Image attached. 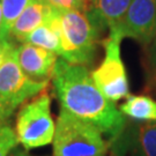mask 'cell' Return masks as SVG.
Returning <instances> with one entry per match:
<instances>
[{
    "mask_svg": "<svg viewBox=\"0 0 156 156\" xmlns=\"http://www.w3.org/2000/svg\"><path fill=\"white\" fill-rule=\"evenodd\" d=\"M51 9L52 7L44 0H33L13 23L9 39L15 43H24L29 34L46 21Z\"/></svg>",
    "mask_w": 156,
    "mask_h": 156,
    "instance_id": "10",
    "label": "cell"
},
{
    "mask_svg": "<svg viewBox=\"0 0 156 156\" xmlns=\"http://www.w3.org/2000/svg\"><path fill=\"white\" fill-rule=\"evenodd\" d=\"M7 156H31V155H30L26 149H22V151H21V149H19V148H14Z\"/></svg>",
    "mask_w": 156,
    "mask_h": 156,
    "instance_id": "22",
    "label": "cell"
},
{
    "mask_svg": "<svg viewBox=\"0 0 156 156\" xmlns=\"http://www.w3.org/2000/svg\"><path fill=\"white\" fill-rule=\"evenodd\" d=\"M24 43H29L51 52H55L59 56L62 51L59 11L52 8L46 21L29 34Z\"/></svg>",
    "mask_w": 156,
    "mask_h": 156,
    "instance_id": "11",
    "label": "cell"
},
{
    "mask_svg": "<svg viewBox=\"0 0 156 156\" xmlns=\"http://www.w3.org/2000/svg\"><path fill=\"white\" fill-rule=\"evenodd\" d=\"M52 83L62 109L94 125L108 138L109 144L123 131L127 119L96 87L86 66L59 58Z\"/></svg>",
    "mask_w": 156,
    "mask_h": 156,
    "instance_id": "1",
    "label": "cell"
},
{
    "mask_svg": "<svg viewBox=\"0 0 156 156\" xmlns=\"http://www.w3.org/2000/svg\"><path fill=\"white\" fill-rule=\"evenodd\" d=\"M110 30L122 38L136 39L146 46L156 30V0H132L123 20Z\"/></svg>",
    "mask_w": 156,
    "mask_h": 156,
    "instance_id": "8",
    "label": "cell"
},
{
    "mask_svg": "<svg viewBox=\"0 0 156 156\" xmlns=\"http://www.w3.org/2000/svg\"><path fill=\"white\" fill-rule=\"evenodd\" d=\"M1 23H2V6H1V0H0V29H1Z\"/></svg>",
    "mask_w": 156,
    "mask_h": 156,
    "instance_id": "23",
    "label": "cell"
},
{
    "mask_svg": "<svg viewBox=\"0 0 156 156\" xmlns=\"http://www.w3.org/2000/svg\"><path fill=\"white\" fill-rule=\"evenodd\" d=\"M123 38L119 34L110 30L109 36L103 42L105 55L98 66L90 73L96 87L106 100L115 103L129 96L126 68L120 55V43Z\"/></svg>",
    "mask_w": 156,
    "mask_h": 156,
    "instance_id": "5",
    "label": "cell"
},
{
    "mask_svg": "<svg viewBox=\"0 0 156 156\" xmlns=\"http://www.w3.org/2000/svg\"><path fill=\"white\" fill-rule=\"evenodd\" d=\"M48 5L59 12L71 11V9H80L83 11V5L81 0H44Z\"/></svg>",
    "mask_w": 156,
    "mask_h": 156,
    "instance_id": "16",
    "label": "cell"
},
{
    "mask_svg": "<svg viewBox=\"0 0 156 156\" xmlns=\"http://www.w3.org/2000/svg\"><path fill=\"white\" fill-rule=\"evenodd\" d=\"M13 113H14V111L11 110L8 106H6L0 101V127L6 125V124H8V120L13 116Z\"/></svg>",
    "mask_w": 156,
    "mask_h": 156,
    "instance_id": "19",
    "label": "cell"
},
{
    "mask_svg": "<svg viewBox=\"0 0 156 156\" xmlns=\"http://www.w3.org/2000/svg\"><path fill=\"white\" fill-rule=\"evenodd\" d=\"M146 48V68L148 72L156 69V30L154 37L151 42L145 46Z\"/></svg>",
    "mask_w": 156,
    "mask_h": 156,
    "instance_id": "17",
    "label": "cell"
},
{
    "mask_svg": "<svg viewBox=\"0 0 156 156\" xmlns=\"http://www.w3.org/2000/svg\"><path fill=\"white\" fill-rule=\"evenodd\" d=\"M119 111L134 122H156V101L146 95H129Z\"/></svg>",
    "mask_w": 156,
    "mask_h": 156,
    "instance_id": "12",
    "label": "cell"
},
{
    "mask_svg": "<svg viewBox=\"0 0 156 156\" xmlns=\"http://www.w3.org/2000/svg\"><path fill=\"white\" fill-rule=\"evenodd\" d=\"M147 78H148V83H147V89L154 91L156 94V69L148 72L147 74Z\"/></svg>",
    "mask_w": 156,
    "mask_h": 156,
    "instance_id": "20",
    "label": "cell"
},
{
    "mask_svg": "<svg viewBox=\"0 0 156 156\" xmlns=\"http://www.w3.org/2000/svg\"><path fill=\"white\" fill-rule=\"evenodd\" d=\"M81 2H82V5H83V11L90 12L94 9L96 0H81Z\"/></svg>",
    "mask_w": 156,
    "mask_h": 156,
    "instance_id": "21",
    "label": "cell"
},
{
    "mask_svg": "<svg viewBox=\"0 0 156 156\" xmlns=\"http://www.w3.org/2000/svg\"><path fill=\"white\" fill-rule=\"evenodd\" d=\"M109 145L94 125L62 109L57 120L52 156H106Z\"/></svg>",
    "mask_w": 156,
    "mask_h": 156,
    "instance_id": "3",
    "label": "cell"
},
{
    "mask_svg": "<svg viewBox=\"0 0 156 156\" xmlns=\"http://www.w3.org/2000/svg\"><path fill=\"white\" fill-rule=\"evenodd\" d=\"M50 106V96L43 93L20 109L15 123V133L19 144L26 151L44 147L53 142L56 126L51 116Z\"/></svg>",
    "mask_w": 156,
    "mask_h": 156,
    "instance_id": "4",
    "label": "cell"
},
{
    "mask_svg": "<svg viewBox=\"0 0 156 156\" xmlns=\"http://www.w3.org/2000/svg\"><path fill=\"white\" fill-rule=\"evenodd\" d=\"M17 140L15 131L9 124L0 127V156H7L14 148L17 147Z\"/></svg>",
    "mask_w": 156,
    "mask_h": 156,
    "instance_id": "15",
    "label": "cell"
},
{
    "mask_svg": "<svg viewBox=\"0 0 156 156\" xmlns=\"http://www.w3.org/2000/svg\"><path fill=\"white\" fill-rule=\"evenodd\" d=\"M16 49L15 46L8 52L0 66V101L13 111L49 86V81H36L23 72L17 62Z\"/></svg>",
    "mask_w": 156,
    "mask_h": 156,
    "instance_id": "6",
    "label": "cell"
},
{
    "mask_svg": "<svg viewBox=\"0 0 156 156\" xmlns=\"http://www.w3.org/2000/svg\"><path fill=\"white\" fill-rule=\"evenodd\" d=\"M16 58L23 72L36 81H50L58 60L55 52L29 43L17 46Z\"/></svg>",
    "mask_w": 156,
    "mask_h": 156,
    "instance_id": "9",
    "label": "cell"
},
{
    "mask_svg": "<svg viewBox=\"0 0 156 156\" xmlns=\"http://www.w3.org/2000/svg\"><path fill=\"white\" fill-rule=\"evenodd\" d=\"M15 46H16L15 42H13L12 39H0V66L4 62L8 52Z\"/></svg>",
    "mask_w": 156,
    "mask_h": 156,
    "instance_id": "18",
    "label": "cell"
},
{
    "mask_svg": "<svg viewBox=\"0 0 156 156\" xmlns=\"http://www.w3.org/2000/svg\"><path fill=\"white\" fill-rule=\"evenodd\" d=\"M33 0H1L2 23L0 29V39H9V30L20 14Z\"/></svg>",
    "mask_w": 156,
    "mask_h": 156,
    "instance_id": "14",
    "label": "cell"
},
{
    "mask_svg": "<svg viewBox=\"0 0 156 156\" xmlns=\"http://www.w3.org/2000/svg\"><path fill=\"white\" fill-rule=\"evenodd\" d=\"M109 148L112 156H156V123L126 120Z\"/></svg>",
    "mask_w": 156,
    "mask_h": 156,
    "instance_id": "7",
    "label": "cell"
},
{
    "mask_svg": "<svg viewBox=\"0 0 156 156\" xmlns=\"http://www.w3.org/2000/svg\"><path fill=\"white\" fill-rule=\"evenodd\" d=\"M132 0H96L94 12L109 30L117 27Z\"/></svg>",
    "mask_w": 156,
    "mask_h": 156,
    "instance_id": "13",
    "label": "cell"
},
{
    "mask_svg": "<svg viewBox=\"0 0 156 156\" xmlns=\"http://www.w3.org/2000/svg\"><path fill=\"white\" fill-rule=\"evenodd\" d=\"M62 59L75 65H90L106 27L94 12L71 9L59 12Z\"/></svg>",
    "mask_w": 156,
    "mask_h": 156,
    "instance_id": "2",
    "label": "cell"
}]
</instances>
